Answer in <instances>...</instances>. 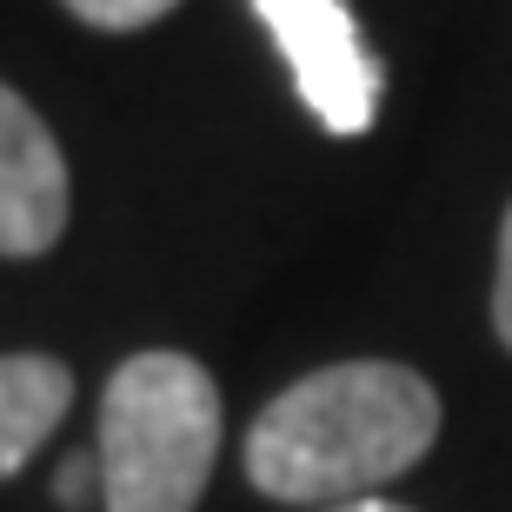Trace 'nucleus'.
<instances>
[{
	"mask_svg": "<svg viewBox=\"0 0 512 512\" xmlns=\"http://www.w3.org/2000/svg\"><path fill=\"white\" fill-rule=\"evenodd\" d=\"M493 326H499V340L512 346V207H506V227H499V280H493Z\"/></svg>",
	"mask_w": 512,
	"mask_h": 512,
	"instance_id": "7",
	"label": "nucleus"
},
{
	"mask_svg": "<svg viewBox=\"0 0 512 512\" xmlns=\"http://www.w3.org/2000/svg\"><path fill=\"white\" fill-rule=\"evenodd\" d=\"M67 233V153L0 80V260H40Z\"/></svg>",
	"mask_w": 512,
	"mask_h": 512,
	"instance_id": "4",
	"label": "nucleus"
},
{
	"mask_svg": "<svg viewBox=\"0 0 512 512\" xmlns=\"http://www.w3.org/2000/svg\"><path fill=\"white\" fill-rule=\"evenodd\" d=\"M266 34L280 40L293 87L326 133H366L380 114V60L366 47L346 0H253Z\"/></svg>",
	"mask_w": 512,
	"mask_h": 512,
	"instance_id": "3",
	"label": "nucleus"
},
{
	"mask_svg": "<svg viewBox=\"0 0 512 512\" xmlns=\"http://www.w3.org/2000/svg\"><path fill=\"white\" fill-rule=\"evenodd\" d=\"M74 406V373L54 353H0V486L54 439Z\"/></svg>",
	"mask_w": 512,
	"mask_h": 512,
	"instance_id": "5",
	"label": "nucleus"
},
{
	"mask_svg": "<svg viewBox=\"0 0 512 512\" xmlns=\"http://www.w3.org/2000/svg\"><path fill=\"white\" fill-rule=\"evenodd\" d=\"M87 493H100V459L94 453H74L60 466V506H80Z\"/></svg>",
	"mask_w": 512,
	"mask_h": 512,
	"instance_id": "8",
	"label": "nucleus"
},
{
	"mask_svg": "<svg viewBox=\"0 0 512 512\" xmlns=\"http://www.w3.org/2000/svg\"><path fill=\"white\" fill-rule=\"evenodd\" d=\"M180 0H67V14L100 27V34H133V27H153L160 14H173Z\"/></svg>",
	"mask_w": 512,
	"mask_h": 512,
	"instance_id": "6",
	"label": "nucleus"
},
{
	"mask_svg": "<svg viewBox=\"0 0 512 512\" xmlns=\"http://www.w3.org/2000/svg\"><path fill=\"white\" fill-rule=\"evenodd\" d=\"M326 512H413V506H393V499H353V506H326Z\"/></svg>",
	"mask_w": 512,
	"mask_h": 512,
	"instance_id": "9",
	"label": "nucleus"
},
{
	"mask_svg": "<svg viewBox=\"0 0 512 512\" xmlns=\"http://www.w3.org/2000/svg\"><path fill=\"white\" fill-rule=\"evenodd\" d=\"M100 506L193 512L220 459V386L187 353H133L100 393Z\"/></svg>",
	"mask_w": 512,
	"mask_h": 512,
	"instance_id": "2",
	"label": "nucleus"
},
{
	"mask_svg": "<svg viewBox=\"0 0 512 512\" xmlns=\"http://www.w3.org/2000/svg\"><path fill=\"white\" fill-rule=\"evenodd\" d=\"M439 439V393L399 360H340L266 399L247 433V479L286 506L380 499Z\"/></svg>",
	"mask_w": 512,
	"mask_h": 512,
	"instance_id": "1",
	"label": "nucleus"
}]
</instances>
